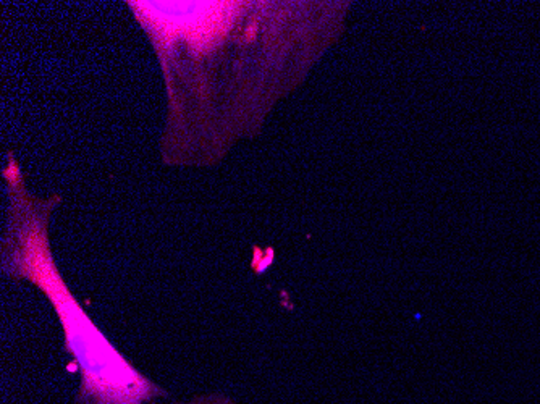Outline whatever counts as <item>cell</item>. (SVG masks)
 Instances as JSON below:
<instances>
[{
    "label": "cell",
    "instance_id": "obj_1",
    "mask_svg": "<svg viewBox=\"0 0 540 404\" xmlns=\"http://www.w3.org/2000/svg\"><path fill=\"white\" fill-rule=\"evenodd\" d=\"M7 212L0 241V267L7 278L36 286L54 307L67 353L79 371L78 404H152L168 393L133 365L76 301L55 263L49 225L58 194L36 196L13 152L2 170Z\"/></svg>",
    "mask_w": 540,
    "mask_h": 404
},
{
    "label": "cell",
    "instance_id": "obj_2",
    "mask_svg": "<svg viewBox=\"0 0 540 404\" xmlns=\"http://www.w3.org/2000/svg\"><path fill=\"white\" fill-rule=\"evenodd\" d=\"M157 404V402H152ZM164 404V402H161ZM165 404H236L233 398H230L228 394L224 393H206V394H198L183 401H173V402H165Z\"/></svg>",
    "mask_w": 540,
    "mask_h": 404
}]
</instances>
